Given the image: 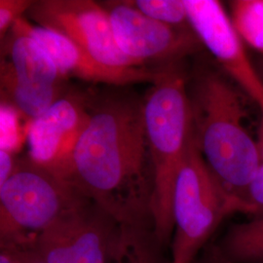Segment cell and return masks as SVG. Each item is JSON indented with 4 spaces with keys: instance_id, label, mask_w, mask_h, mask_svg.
Segmentation results:
<instances>
[{
    "instance_id": "4fadbf2b",
    "label": "cell",
    "mask_w": 263,
    "mask_h": 263,
    "mask_svg": "<svg viewBox=\"0 0 263 263\" xmlns=\"http://www.w3.org/2000/svg\"><path fill=\"white\" fill-rule=\"evenodd\" d=\"M0 86L2 102L14 107L29 122L46 112L67 92L64 84H43L21 78L3 59Z\"/></svg>"
},
{
    "instance_id": "5b68a950",
    "label": "cell",
    "mask_w": 263,
    "mask_h": 263,
    "mask_svg": "<svg viewBox=\"0 0 263 263\" xmlns=\"http://www.w3.org/2000/svg\"><path fill=\"white\" fill-rule=\"evenodd\" d=\"M88 200L72 183L28 156L17 158L13 174L0 186V245L31 241Z\"/></svg>"
},
{
    "instance_id": "484cf974",
    "label": "cell",
    "mask_w": 263,
    "mask_h": 263,
    "mask_svg": "<svg viewBox=\"0 0 263 263\" xmlns=\"http://www.w3.org/2000/svg\"><path fill=\"white\" fill-rule=\"evenodd\" d=\"M257 70H258V72H259V74H260V77H261L263 82V59L261 60V62H260V65L258 66Z\"/></svg>"
},
{
    "instance_id": "6da1fadb",
    "label": "cell",
    "mask_w": 263,
    "mask_h": 263,
    "mask_svg": "<svg viewBox=\"0 0 263 263\" xmlns=\"http://www.w3.org/2000/svg\"><path fill=\"white\" fill-rule=\"evenodd\" d=\"M89 111L69 182L118 223L153 227L154 175L143 100L121 92L89 96Z\"/></svg>"
},
{
    "instance_id": "7c38bea8",
    "label": "cell",
    "mask_w": 263,
    "mask_h": 263,
    "mask_svg": "<svg viewBox=\"0 0 263 263\" xmlns=\"http://www.w3.org/2000/svg\"><path fill=\"white\" fill-rule=\"evenodd\" d=\"M2 42V57L21 78L43 84H64L66 78L36 40L12 28Z\"/></svg>"
},
{
    "instance_id": "ac0fdd59",
    "label": "cell",
    "mask_w": 263,
    "mask_h": 263,
    "mask_svg": "<svg viewBox=\"0 0 263 263\" xmlns=\"http://www.w3.org/2000/svg\"><path fill=\"white\" fill-rule=\"evenodd\" d=\"M20 114L14 107L6 103L1 104V148L16 155L21 141Z\"/></svg>"
},
{
    "instance_id": "7402d4cb",
    "label": "cell",
    "mask_w": 263,
    "mask_h": 263,
    "mask_svg": "<svg viewBox=\"0 0 263 263\" xmlns=\"http://www.w3.org/2000/svg\"><path fill=\"white\" fill-rule=\"evenodd\" d=\"M190 263H231L220 253L216 245L206 246Z\"/></svg>"
},
{
    "instance_id": "e0dca14e",
    "label": "cell",
    "mask_w": 263,
    "mask_h": 263,
    "mask_svg": "<svg viewBox=\"0 0 263 263\" xmlns=\"http://www.w3.org/2000/svg\"><path fill=\"white\" fill-rule=\"evenodd\" d=\"M132 5L143 15L160 23L178 27H190L184 0H135Z\"/></svg>"
},
{
    "instance_id": "603a6c76",
    "label": "cell",
    "mask_w": 263,
    "mask_h": 263,
    "mask_svg": "<svg viewBox=\"0 0 263 263\" xmlns=\"http://www.w3.org/2000/svg\"><path fill=\"white\" fill-rule=\"evenodd\" d=\"M17 162L14 153L5 149H0V186L5 183L13 174Z\"/></svg>"
},
{
    "instance_id": "30bf717a",
    "label": "cell",
    "mask_w": 263,
    "mask_h": 263,
    "mask_svg": "<svg viewBox=\"0 0 263 263\" xmlns=\"http://www.w3.org/2000/svg\"><path fill=\"white\" fill-rule=\"evenodd\" d=\"M189 26L226 73L263 112V82L248 56L243 40L219 1L184 0Z\"/></svg>"
},
{
    "instance_id": "d6986e66",
    "label": "cell",
    "mask_w": 263,
    "mask_h": 263,
    "mask_svg": "<svg viewBox=\"0 0 263 263\" xmlns=\"http://www.w3.org/2000/svg\"><path fill=\"white\" fill-rule=\"evenodd\" d=\"M246 215L253 218L263 217V164L260 163L258 169L245 190L242 197Z\"/></svg>"
},
{
    "instance_id": "8fae6325",
    "label": "cell",
    "mask_w": 263,
    "mask_h": 263,
    "mask_svg": "<svg viewBox=\"0 0 263 263\" xmlns=\"http://www.w3.org/2000/svg\"><path fill=\"white\" fill-rule=\"evenodd\" d=\"M13 28L36 40L66 79L74 77L92 83L125 86L140 82L152 83L157 74L158 68L149 69L146 66L121 69L104 66L68 38L51 29L33 25L24 17L18 20Z\"/></svg>"
},
{
    "instance_id": "7a4b0ae2",
    "label": "cell",
    "mask_w": 263,
    "mask_h": 263,
    "mask_svg": "<svg viewBox=\"0 0 263 263\" xmlns=\"http://www.w3.org/2000/svg\"><path fill=\"white\" fill-rule=\"evenodd\" d=\"M188 94L198 147L221 184L242 203L260 165L256 140L245 126L242 99L224 76L213 70L198 73Z\"/></svg>"
},
{
    "instance_id": "9a60e30c",
    "label": "cell",
    "mask_w": 263,
    "mask_h": 263,
    "mask_svg": "<svg viewBox=\"0 0 263 263\" xmlns=\"http://www.w3.org/2000/svg\"><path fill=\"white\" fill-rule=\"evenodd\" d=\"M216 246L231 263H263V217L230 226Z\"/></svg>"
},
{
    "instance_id": "5bb4252c",
    "label": "cell",
    "mask_w": 263,
    "mask_h": 263,
    "mask_svg": "<svg viewBox=\"0 0 263 263\" xmlns=\"http://www.w3.org/2000/svg\"><path fill=\"white\" fill-rule=\"evenodd\" d=\"M153 227L120 224V231L107 263H172Z\"/></svg>"
},
{
    "instance_id": "2e32d148",
    "label": "cell",
    "mask_w": 263,
    "mask_h": 263,
    "mask_svg": "<svg viewBox=\"0 0 263 263\" xmlns=\"http://www.w3.org/2000/svg\"><path fill=\"white\" fill-rule=\"evenodd\" d=\"M230 19L241 39L263 54V0L230 2Z\"/></svg>"
},
{
    "instance_id": "cb8c5ba5",
    "label": "cell",
    "mask_w": 263,
    "mask_h": 263,
    "mask_svg": "<svg viewBox=\"0 0 263 263\" xmlns=\"http://www.w3.org/2000/svg\"><path fill=\"white\" fill-rule=\"evenodd\" d=\"M0 263H20L14 247L0 245Z\"/></svg>"
},
{
    "instance_id": "ba28073f",
    "label": "cell",
    "mask_w": 263,
    "mask_h": 263,
    "mask_svg": "<svg viewBox=\"0 0 263 263\" xmlns=\"http://www.w3.org/2000/svg\"><path fill=\"white\" fill-rule=\"evenodd\" d=\"M102 5L118 47L141 66L148 63L159 64L160 67L179 64L201 45L190 27L178 28L151 19L130 1H108Z\"/></svg>"
},
{
    "instance_id": "d4e9b609",
    "label": "cell",
    "mask_w": 263,
    "mask_h": 263,
    "mask_svg": "<svg viewBox=\"0 0 263 263\" xmlns=\"http://www.w3.org/2000/svg\"><path fill=\"white\" fill-rule=\"evenodd\" d=\"M256 143H257V148H258V153L260 157V163L263 164V112L261 113V118H260L258 132H257Z\"/></svg>"
},
{
    "instance_id": "8992f818",
    "label": "cell",
    "mask_w": 263,
    "mask_h": 263,
    "mask_svg": "<svg viewBox=\"0 0 263 263\" xmlns=\"http://www.w3.org/2000/svg\"><path fill=\"white\" fill-rule=\"evenodd\" d=\"M120 223L91 200L58 218L31 243L48 263H107Z\"/></svg>"
},
{
    "instance_id": "ffe728a7",
    "label": "cell",
    "mask_w": 263,
    "mask_h": 263,
    "mask_svg": "<svg viewBox=\"0 0 263 263\" xmlns=\"http://www.w3.org/2000/svg\"><path fill=\"white\" fill-rule=\"evenodd\" d=\"M33 0H0V38L4 40L18 20L34 4Z\"/></svg>"
},
{
    "instance_id": "52a82bcc",
    "label": "cell",
    "mask_w": 263,
    "mask_h": 263,
    "mask_svg": "<svg viewBox=\"0 0 263 263\" xmlns=\"http://www.w3.org/2000/svg\"><path fill=\"white\" fill-rule=\"evenodd\" d=\"M37 26L66 36L95 61L112 68L141 67L119 49L104 6L92 0H39L28 12Z\"/></svg>"
},
{
    "instance_id": "3957f363",
    "label": "cell",
    "mask_w": 263,
    "mask_h": 263,
    "mask_svg": "<svg viewBox=\"0 0 263 263\" xmlns=\"http://www.w3.org/2000/svg\"><path fill=\"white\" fill-rule=\"evenodd\" d=\"M143 110L154 175L153 228L167 248L174 235L176 181L193 139L187 80L179 63L158 68Z\"/></svg>"
},
{
    "instance_id": "44dd1931",
    "label": "cell",
    "mask_w": 263,
    "mask_h": 263,
    "mask_svg": "<svg viewBox=\"0 0 263 263\" xmlns=\"http://www.w3.org/2000/svg\"><path fill=\"white\" fill-rule=\"evenodd\" d=\"M14 247L20 263H48L33 247L31 241L20 245H8Z\"/></svg>"
},
{
    "instance_id": "9c48e42d",
    "label": "cell",
    "mask_w": 263,
    "mask_h": 263,
    "mask_svg": "<svg viewBox=\"0 0 263 263\" xmlns=\"http://www.w3.org/2000/svg\"><path fill=\"white\" fill-rule=\"evenodd\" d=\"M89 117V96L67 91L46 112L28 124L27 156L69 181L76 144Z\"/></svg>"
},
{
    "instance_id": "277c9868",
    "label": "cell",
    "mask_w": 263,
    "mask_h": 263,
    "mask_svg": "<svg viewBox=\"0 0 263 263\" xmlns=\"http://www.w3.org/2000/svg\"><path fill=\"white\" fill-rule=\"evenodd\" d=\"M245 214L210 169L194 137L179 171L173 199L172 263H190L207 246L226 217Z\"/></svg>"
}]
</instances>
